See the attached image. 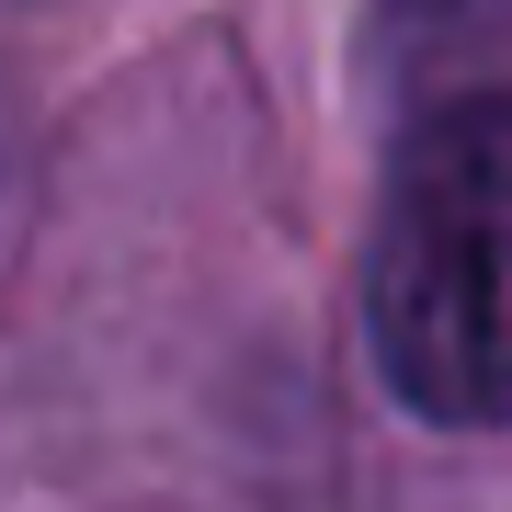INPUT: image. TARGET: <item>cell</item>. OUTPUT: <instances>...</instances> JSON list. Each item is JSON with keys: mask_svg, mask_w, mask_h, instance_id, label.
<instances>
[{"mask_svg": "<svg viewBox=\"0 0 512 512\" xmlns=\"http://www.w3.org/2000/svg\"><path fill=\"white\" fill-rule=\"evenodd\" d=\"M365 330L421 421H512V92L433 103L410 126L365 262Z\"/></svg>", "mask_w": 512, "mask_h": 512, "instance_id": "1", "label": "cell"}, {"mask_svg": "<svg viewBox=\"0 0 512 512\" xmlns=\"http://www.w3.org/2000/svg\"><path fill=\"white\" fill-rule=\"evenodd\" d=\"M490 12H512V0H387V57H433V46H478V35H501Z\"/></svg>", "mask_w": 512, "mask_h": 512, "instance_id": "2", "label": "cell"}]
</instances>
